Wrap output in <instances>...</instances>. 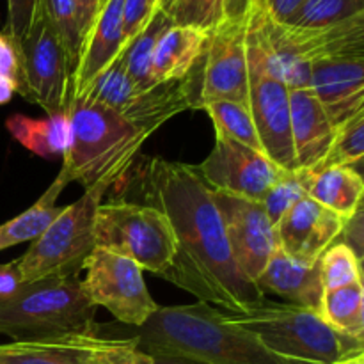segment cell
<instances>
[{"label": "cell", "instance_id": "8d00e7d4", "mask_svg": "<svg viewBox=\"0 0 364 364\" xmlns=\"http://www.w3.org/2000/svg\"><path fill=\"white\" fill-rule=\"evenodd\" d=\"M23 284L25 281L18 269L16 259L9 263H0V302L14 297Z\"/></svg>", "mask_w": 364, "mask_h": 364}, {"label": "cell", "instance_id": "4fadbf2b", "mask_svg": "<svg viewBox=\"0 0 364 364\" xmlns=\"http://www.w3.org/2000/svg\"><path fill=\"white\" fill-rule=\"evenodd\" d=\"M196 171L213 191L262 201L287 169L274 164L265 153L215 137L212 151L196 166Z\"/></svg>", "mask_w": 364, "mask_h": 364}, {"label": "cell", "instance_id": "277c9868", "mask_svg": "<svg viewBox=\"0 0 364 364\" xmlns=\"http://www.w3.org/2000/svg\"><path fill=\"white\" fill-rule=\"evenodd\" d=\"M96 306L75 274H53L25 283L14 297L0 302V334L13 341L98 333Z\"/></svg>", "mask_w": 364, "mask_h": 364}, {"label": "cell", "instance_id": "4316f807", "mask_svg": "<svg viewBox=\"0 0 364 364\" xmlns=\"http://www.w3.org/2000/svg\"><path fill=\"white\" fill-rule=\"evenodd\" d=\"M162 11L173 25L212 32L224 21V0H160Z\"/></svg>", "mask_w": 364, "mask_h": 364}, {"label": "cell", "instance_id": "4dcf8cb0", "mask_svg": "<svg viewBox=\"0 0 364 364\" xmlns=\"http://www.w3.org/2000/svg\"><path fill=\"white\" fill-rule=\"evenodd\" d=\"M39 9L43 11L46 20L59 36L60 43L66 50L68 60H70L71 73H73L82 48L75 2L73 0H39Z\"/></svg>", "mask_w": 364, "mask_h": 364}, {"label": "cell", "instance_id": "7a4b0ae2", "mask_svg": "<svg viewBox=\"0 0 364 364\" xmlns=\"http://www.w3.org/2000/svg\"><path fill=\"white\" fill-rule=\"evenodd\" d=\"M132 338L151 355H180L203 364H315L274 354L228 313L199 301L159 306Z\"/></svg>", "mask_w": 364, "mask_h": 364}, {"label": "cell", "instance_id": "d4e9b609", "mask_svg": "<svg viewBox=\"0 0 364 364\" xmlns=\"http://www.w3.org/2000/svg\"><path fill=\"white\" fill-rule=\"evenodd\" d=\"M210 116L215 127V137L230 139V141L240 142L247 148L262 151L258 132H256L255 121H252L249 107L240 103L228 102V100H217L203 105V109Z\"/></svg>", "mask_w": 364, "mask_h": 364}, {"label": "cell", "instance_id": "7c38bea8", "mask_svg": "<svg viewBox=\"0 0 364 364\" xmlns=\"http://www.w3.org/2000/svg\"><path fill=\"white\" fill-rule=\"evenodd\" d=\"M212 194L223 217L231 255L242 272L256 283L274 252L279 249L276 226L270 223L262 201L213 188Z\"/></svg>", "mask_w": 364, "mask_h": 364}, {"label": "cell", "instance_id": "836d02e7", "mask_svg": "<svg viewBox=\"0 0 364 364\" xmlns=\"http://www.w3.org/2000/svg\"><path fill=\"white\" fill-rule=\"evenodd\" d=\"M0 78L11 82L14 91H20V63L13 41L0 32Z\"/></svg>", "mask_w": 364, "mask_h": 364}, {"label": "cell", "instance_id": "ab89813d", "mask_svg": "<svg viewBox=\"0 0 364 364\" xmlns=\"http://www.w3.org/2000/svg\"><path fill=\"white\" fill-rule=\"evenodd\" d=\"M255 11V0H224V21L247 25Z\"/></svg>", "mask_w": 364, "mask_h": 364}, {"label": "cell", "instance_id": "7402d4cb", "mask_svg": "<svg viewBox=\"0 0 364 364\" xmlns=\"http://www.w3.org/2000/svg\"><path fill=\"white\" fill-rule=\"evenodd\" d=\"M66 187L68 185L55 178L34 205L28 206L14 219L0 224V251L25 244V242H34L36 238L41 237L43 231L52 224V220L63 210V206H57V198Z\"/></svg>", "mask_w": 364, "mask_h": 364}, {"label": "cell", "instance_id": "cb8c5ba5", "mask_svg": "<svg viewBox=\"0 0 364 364\" xmlns=\"http://www.w3.org/2000/svg\"><path fill=\"white\" fill-rule=\"evenodd\" d=\"M171 25H173V21L169 20V16H166L162 11H156L155 16L149 20V23L123 50L124 70H127L128 77L135 82L139 89H148L155 85L151 80L153 55H155V48L160 36Z\"/></svg>", "mask_w": 364, "mask_h": 364}, {"label": "cell", "instance_id": "44dd1931", "mask_svg": "<svg viewBox=\"0 0 364 364\" xmlns=\"http://www.w3.org/2000/svg\"><path fill=\"white\" fill-rule=\"evenodd\" d=\"M364 180L352 167H327L311 176L308 198L343 219L354 215L363 206Z\"/></svg>", "mask_w": 364, "mask_h": 364}, {"label": "cell", "instance_id": "ffe728a7", "mask_svg": "<svg viewBox=\"0 0 364 364\" xmlns=\"http://www.w3.org/2000/svg\"><path fill=\"white\" fill-rule=\"evenodd\" d=\"M6 128L23 148L46 160L63 159L70 142L68 110L38 119L23 114H14L7 117Z\"/></svg>", "mask_w": 364, "mask_h": 364}, {"label": "cell", "instance_id": "ba28073f", "mask_svg": "<svg viewBox=\"0 0 364 364\" xmlns=\"http://www.w3.org/2000/svg\"><path fill=\"white\" fill-rule=\"evenodd\" d=\"M95 247L124 256L142 270L162 276L176 251L167 217L153 205L102 203L95 217Z\"/></svg>", "mask_w": 364, "mask_h": 364}, {"label": "cell", "instance_id": "8fae6325", "mask_svg": "<svg viewBox=\"0 0 364 364\" xmlns=\"http://www.w3.org/2000/svg\"><path fill=\"white\" fill-rule=\"evenodd\" d=\"M245 34L247 25L230 21H223L208 34V43L201 59L198 109L217 100H228L249 107Z\"/></svg>", "mask_w": 364, "mask_h": 364}, {"label": "cell", "instance_id": "d590c367", "mask_svg": "<svg viewBox=\"0 0 364 364\" xmlns=\"http://www.w3.org/2000/svg\"><path fill=\"white\" fill-rule=\"evenodd\" d=\"M105 364H153V355L141 350L135 338H127L117 350L110 354Z\"/></svg>", "mask_w": 364, "mask_h": 364}, {"label": "cell", "instance_id": "f546056e", "mask_svg": "<svg viewBox=\"0 0 364 364\" xmlns=\"http://www.w3.org/2000/svg\"><path fill=\"white\" fill-rule=\"evenodd\" d=\"M323 290L363 283V263L341 242H334L318 259Z\"/></svg>", "mask_w": 364, "mask_h": 364}, {"label": "cell", "instance_id": "d6986e66", "mask_svg": "<svg viewBox=\"0 0 364 364\" xmlns=\"http://www.w3.org/2000/svg\"><path fill=\"white\" fill-rule=\"evenodd\" d=\"M208 32L171 25L156 43L151 63L153 84L185 78L203 57Z\"/></svg>", "mask_w": 364, "mask_h": 364}, {"label": "cell", "instance_id": "ee69618b", "mask_svg": "<svg viewBox=\"0 0 364 364\" xmlns=\"http://www.w3.org/2000/svg\"><path fill=\"white\" fill-rule=\"evenodd\" d=\"M263 6V0H255V9L256 7H262Z\"/></svg>", "mask_w": 364, "mask_h": 364}, {"label": "cell", "instance_id": "52a82bcc", "mask_svg": "<svg viewBox=\"0 0 364 364\" xmlns=\"http://www.w3.org/2000/svg\"><path fill=\"white\" fill-rule=\"evenodd\" d=\"M114 178L85 188L84 196L63 206L39 238L31 242L23 256L16 258L25 283H34L53 274H77L89 252L95 249V217L102 198Z\"/></svg>", "mask_w": 364, "mask_h": 364}, {"label": "cell", "instance_id": "ac0fdd59", "mask_svg": "<svg viewBox=\"0 0 364 364\" xmlns=\"http://www.w3.org/2000/svg\"><path fill=\"white\" fill-rule=\"evenodd\" d=\"M256 287L263 295H279L288 304L320 311L323 295L320 263L301 265L277 249L256 279Z\"/></svg>", "mask_w": 364, "mask_h": 364}, {"label": "cell", "instance_id": "e0dca14e", "mask_svg": "<svg viewBox=\"0 0 364 364\" xmlns=\"http://www.w3.org/2000/svg\"><path fill=\"white\" fill-rule=\"evenodd\" d=\"M290 130L297 167L316 173L329 151L336 127L309 87L290 91Z\"/></svg>", "mask_w": 364, "mask_h": 364}, {"label": "cell", "instance_id": "f35d334b", "mask_svg": "<svg viewBox=\"0 0 364 364\" xmlns=\"http://www.w3.org/2000/svg\"><path fill=\"white\" fill-rule=\"evenodd\" d=\"M75 11H77V21L78 31H80V39L84 43L85 36H87L89 28H91L92 21H95L96 14H98L100 7H102V0H73Z\"/></svg>", "mask_w": 364, "mask_h": 364}, {"label": "cell", "instance_id": "d6a6232c", "mask_svg": "<svg viewBox=\"0 0 364 364\" xmlns=\"http://www.w3.org/2000/svg\"><path fill=\"white\" fill-rule=\"evenodd\" d=\"M39 0H7V23L4 34L16 45L31 28Z\"/></svg>", "mask_w": 364, "mask_h": 364}, {"label": "cell", "instance_id": "2e32d148", "mask_svg": "<svg viewBox=\"0 0 364 364\" xmlns=\"http://www.w3.org/2000/svg\"><path fill=\"white\" fill-rule=\"evenodd\" d=\"M309 89L334 127L364 112V55L329 57L311 63Z\"/></svg>", "mask_w": 364, "mask_h": 364}, {"label": "cell", "instance_id": "603a6c76", "mask_svg": "<svg viewBox=\"0 0 364 364\" xmlns=\"http://www.w3.org/2000/svg\"><path fill=\"white\" fill-rule=\"evenodd\" d=\"M318 313L338 333L355 340H364L363 283L323 290Z\"/></svg>", "mask_w": 364, "mask_h": 364}, {"label": "cell", "instance_id": "83f0119b", "mask_svg": "<svg viewBox=\"0 0 364 364\" xmlns=\"http://www.w3.org/2000/svg\"><path fill=\"white\" fill-rule=\"evenodd\" d=\"M364 155V112L336 128L331 148L318 171L327 167H352L359 171Z\"/></svg>", "mask_w": 364, "mask_h": 364}, {"label": "cell", "instance_id": "1f68e13d", "mask_svg": "<svg viewBox=\"0 0 364 364\" xmlns=\"http://www.w3.org/2000/svg\"><path fill=\"white\" fill-rule=\"evenodd\" d=\"M160 0H124L123 6V41L124 48L132 39L149 23L159 11Z\"/></svg>", "mask_w": 364, "mask_h": 364}, {"label": "cell", "instance_id": "484cf974", "mask_svg": "<svg viewBox=\"0 0 364 364\" xmlns=\"http://www.w3.org/2000/svg\"><path fill=\"white\" fill-rule=\"evenodd\" d=\"M364 14V0H306L284 25L294 28H322Z\"/></svg>", "mask_w": 364, "mask_h": 364}, {"label": "cell", "instance_id": "74e56055", "mask_svg": "<svg viewBox=\"0 0 364 364\" xmlns=\"http://www.w3.org/2000/svg\"><path fill=\"white\" fill-rule=\"evenodd\" d=\"M306 0H263L262 9L276 23H284Z\"/></svg>", "mask_w": 364, "mask_h": 364}, {"label": "cell", "instance_id": "b9f144b4", "mask_svg": "<svg viewBox=\"0 0 364 364\" xmlns=\"http://www.w3.org/2000/svg\"><path fill=\"white\" fill-rule=\"evenodd\" d=\"M14 92L16 91H14L13 84H11V82H7L6 78H0V105H4V103H9Z\"/></svg>", "mask_w": 364, "mask_h": 364}, {"label": "cell", "instance_id": "6da1fadb", "mask_svg": "<svg viewBox=\"0 0 364 364\" xmlns=\"http://www.w3.org/2000/svg\"><path fill=\"white\" fill-rule=\"evenodd\" d=\"M144 187L153 206L167 217L176 251L162 274L174 287L224 313H244L265 299L231 255L212 188L194 166L151 159Z\"/></svg>", "mask_w": 364, "mask_h": 364}, {"label": "cell", "instance_id": "3957f363", "mask_svg": "<svg viewBox=\"0 0 364 364\" xmlns=\"http://www.w3.org/2000/svg\"><path fill=\"white\" fill-rule=\"evenodd\" d=\"M70 142L57 180L80 181L84 188L117 178L132 166L148 135L135 130L119 112L92 100L70 102Z\"/></svg>", "mask_w": 364, "mask_h": 364}, {"label": "cell", "instance_id": "5b68a950", "mask_svg": "<svg viewBox=\"0 0 364 364\" xmlns=\"http://www.w3.org/2000/svg\"><path fill=\"white\" fill-rule=\"evenodd\" d=\"M231 322L255 334L281 358L315 364H333L364 352L363 340L334 331L320 313L263 299L244 313H228Z\"/></svg>", "mask_w": 364, "mask_h": 364}, {"label": "cell", "instance_id": "60d3db41", "mask_svg": "<svg viewBox=\"0 0 364 364\" xmlns=\"http://www.w3.org/2000/svg\"><path fill=\"white\" fill-rule=\"evenodd\" d=\"M153 364H203L194 359L180 358V355H153Z\"/></svg>", "mask_w": 364, "mask_h": 364}, {"label": "cell", "instance_id": "9c48e42d", "mask_svg": "<svg viewBox=\"0 0 364 364\" xmlns=\"http://www.w3.org/2000/svg\"><path fill=\"white\" fill-rule=\"evenodd\" d=\"M14 48L20 63L18 92L41 107L48 116L68 110L71 84L70 60L59 36L39 6L31 28Z\"/></svg>", "mask_w": 364, "mask_h": 364}, {"label": "cell", "instance_id": "5bb4252c", "mask_svg": "<svg viewBox=\"0 0 364 364\" xmlns=\"http://www.w3.org/2000/svg\"><path fill=\"white\" fill-rule=\"evenodd\" d=\"M345 220L311 198H304L276 224L277 247L301 265H315L338 240Z\"/></svg>", "mask_w": 364, "mask_h": 364}, {"label": "cell", "instance_id": "7bdbcfd3", "mask_svg": "<svg viewBox=\"0 0 364 364\" xmlns=\"http://www.w3.org/2000/svg\"><path fill=\"white\" fill-rule=\"evenodd\" d=\"M333 364H364V352H359V354L350 355V358H345L341 361L333 363Z\"/></svg>", "mask_w": 364, "mask_h": 364}, {"label": "cell", "instance_id": "e575fe53", "mask_svg": "<svg viewBox=\"0 0 364 364\" xmlns=\"http://www.w3.org/2000/svg\"><path fill=\"white\" fill-rule=\"evenodd\" d=\"M363 206L354 213L352 217H348L343 224V230H341L340 237H338L336 242H341V244L347 245L352 252L355 255V258L363 263Z\"/></svg>", "mask_w": 364, "mask_h": 364}, {"label": "cell", "instance_id": "8992f818", "mask_svg": "<svg viewBox=\"0 0 364 364\" xmlns=\"http://www.w3.org/2000/svg\"><path fill=\"white\" fill-rule=\"evenodd\" d=\"M249 71V110L263 153L287 171L299 169L290 130V87L269 41L265 11H252L245 34Z\"/></svg>", "mask_w": 364, "mask_h": 364}, {"label": "cell", "instance_id": "30bf717a", "mask_svg": "<svg viewBox=\"0 0 364 364\" xmlns=\"http://www.w3.org/2000/svg\"><path fill=\"white\" fill-rule=\"evenodd\" d=\"M87 297L96 308H105L117 322L128 327L144 326L159 304L149 294L144 270L132 259L95 247L82 263Z\"/></svg>", "mask_w": 364, "mask_h": 364}, {"label": "cell", "instance_id": "f1b7e54d", "mask_svg": "<svg viewBox=\"0 0 364 364\" xmlns=\"http://www.w3.org/2000/svg\"><path fill=\"white\" fill-rule=\"evenodd\" d=\"M313 173L308 169H294L284 171L279 180L270 187L265 198L262 199V205L269 215L270 223L276 226L281 217L301 199L308 198L309 183H311Z\"/></svg>", "mask_w": 364, "mask_h": 364}, {"label": "cell", "instance_id": "9a60e30c", "mask_svg": "<svg viewBox=\"0 0 364 364\" xmlns=\"http://www.w3.org/2000/svg\"><path fill=\"white\" fill-rule=\"evenodd\" d=\"M124 340L98 333H71L11 341L0 345V364H105Z\"/></svg>", "mask_w": 364, "mask_h": 364}]
</instances>
